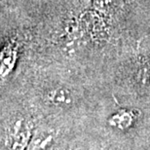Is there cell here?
<instances>
[{
	"instance_id": "obj_3",
	"label": "cell",
	"mask_w": 150,
	"mask_h": 150,
	"mask_svg": "<svg viewBox=\"0 0 150 150\" xmlns=\"http://www.w3.org/2000/svg\"><path fill=\"white\" fill-rule=\"evenodd\" d=\"M137 119V111L136 109L121 108L114 112L107 119V124L111 128L119 131H127L134 126Z\"/></svg>"
},
{
	"instance_id": "obj_2",
	"label": "cell",
	"mask_w": 150,
	"mask_h": 150,
	"mask_svg": "<svg viewBox=\"0 0 150 150\" xmlns=\"http://www.w3.org/2000/svg\"><path fill=\"white\" fill-rule=\"evenodd\" d=\"M44 100L51 105L64 108L74 103L75 95L67 86L58 85L48 89L45 92Z\"/></svg>"
},
{
	"instance_id": "obj_4",
	"label": "cell",
	"mask_w": 150,
	"mask_h": 150,
	"mask_svg": "<svg viewBox=\"0 0 150 150\" xmlns=\"http://www.w3.org/2000/svg\"><path fill=\"white\" fill-rule=\"evenodd\" d=\"M50 140H52V137H37L36 139L29 142L26 150H42L46 147L48 143L50 142Z\"/></svg>"
},
{
	"instance_id": "obj_1",
	"label": "cell",
	"mask_w": 150,
	"mask_h": 150,
	"mask_svg": "<svg viewBox=\"0 0 150 150\" xmlns=\"http://www.w3.org/2000/svg\"><path fill=\"white\" fill-rule=\"evenodd\" d=\"M31 140V130L23 120L19 119L12 126L8 139V150H25Z\"/></svg>"
}]
</instances>
